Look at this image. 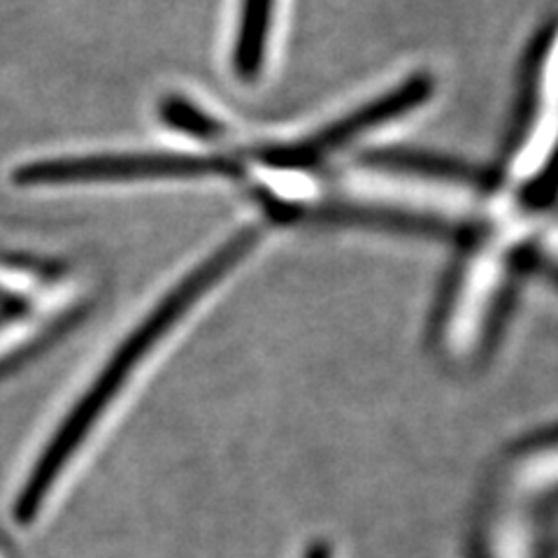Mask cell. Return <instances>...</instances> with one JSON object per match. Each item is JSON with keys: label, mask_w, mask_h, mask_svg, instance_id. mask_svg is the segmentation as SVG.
<instances>
[{"label": "cell", "mask_w": 558, "mask_h": 558, "mask_svg": "<svg viewBox=\"0 0 558 558\" xmlns=\"http://www.w3.org/2000/svg\"><path fill=\"white\" fill-rule=\"evenodd\" d=\"M305 558H330V551H328V545H324V543H319V545H314L310 551H307V556Z\"/></svg>", "instance_id": "obj_8"}, {"label": "cell", "mask_w": 558, "mask_h": 558, "mask_svg": "<svg viewBox=\"0 0 558 558\" xmlns=\"http://www.w3.org/2000/svg\"><path fill=\"white\" fill-rule=\"evenodd\" d=\"M558 129V24L537 47L531 65L529 94L523 98L519 133L512 149L510 174L521 182H533L547 166Z\"/></svg>", "instance_id": "obj_4"}, {"label": "cell", "mask_w": 558, "mask_h": 558, "mask_svg": "<svg viewBox=\"0 0 558 558\" xmlns=\"http://www.w3.org/2000/svg\"><path fill=\"white\" fill-rule=\"evenodd\" d=\"M430 94L433 80L428 75H416L400 82L391 92L363 102L361 108L328 121V124L314 129L312 133L266 149V168L305 172L307 168L330 159L336 151L356 143V140L416 110L418 105L430 98Z\"/></svg>", "instance_id": "obj_3"}, {"label": "cell", "mask_w": 558, "mask_h": 558, "mask_svg": "<svg viewBox=\"0 0 558 558\" xmlns=\"http://www.w3.org/2000/svg\"><path fill=\"white\" fill-rule=\"evenodd\" d=\"M275 0H242L233 45V65L240 80L252 82L264 70L272 35Z\"/></svg>", "instance_id": "obj_6"}, {"label": "cell", "mask_w": 558, "mask_h": 558, "mask_svg": "<svg viewBox=\"0 0 558 558\" xmlns=\"http://www.w3.org/2000/svg\"><path fill=\"white\" fill-rule=\"evenodd\" d=\"M256 242V229H244L231 235L194 270L184 275L121 340L114 356L108 359L96 379L61 418L26 473L20 494L14 498V521L22 529H38L57 508L59 498L80 475L86 459L92 457L94 440L114 412L119 398L124 396L129 381L186 314L196 310L203 295L215 291L221 279L229 277L240 266V260L254 252Z\"/></svg>", "instance_id": "obj_1"}, {"label": "cell", "mask_w": 558, "mask_h": 558, "mask_svg": "<svg viewBox=\"0 0 558 558\" xmlns=\"http://www.w3.org/2000/svg\"><path fill=\"white\" fill-rule=\"evenodd\" d=\"M558 198V145L554 147L547 166L533 182L523 189V201L529 207H547Z\"/></svg>", "instance_id": "obj_7"}, {"label": "cell", "mask_w": 558, "mask_h": 558, "mask_svg": "<svg viewBox=\"0 0 558 558\" xmlns=\"http://www.w3.org/2000/svg\"><path fill=\"white\" fill-rule=\"evenodd\" d=\"M235 163L226 156L172 154V151H131L59 156L22 166L16 182L26 186H65L102 182H145V180H194L213 174H231Z\"/></svg>", "instance_id": "obj_2"}, {"label": "cell", "mask_w": 558, "mask_h": 558, "mask_svg": "<svg viewBox=\"0 0 558 558\" xmlns=\"http://www.w3.org/2000/svg\"><path fill=\"white\" fill-rule=\"evenodd\" d=\"M510 258V244L505 235L482 238L477 247L468 254L445 301L440 319L445 340L463 342L488 319L502 295L505 277L512 264Z\"/></svg>", "instance_id": "obj_5"}]
</instances>
